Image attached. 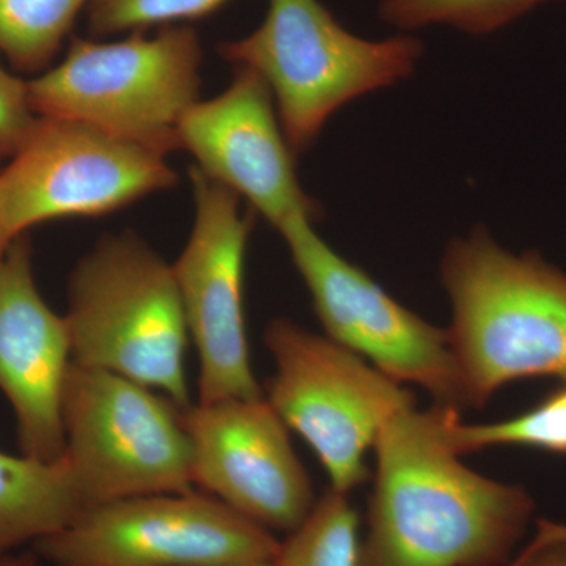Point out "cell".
Wrapping results in <instances>:
<instances>
[{"label":"cell","instance_id":"7","mask_svg":"<svg viewBox=\"0 0 566 566\" xmlns=\"http://www.w3.org/2000/svg\"><path fill=\"white\" fill-rule=\"evenodd\" d=\"M263 342L275 367L266 400L314 450L333 490L349 494L364 485L368 450L395 412L416 405L415 395L359 354L292 319H273Z\"/></svg>","mask_w":566,"mask_h":566},{"label":"cell","instance_id":"13","mask_svg":"<svg viewBox=\"0 0 566 566\" xmlns=\"http://www.w3.org/2000/svg\"><path fill=\"white\" fill-rule=\"evenodd\" d=\"M177 137L178 150L188 151L200 172L244 199L277 232L297 216L322 218V207L297 180L296 155L255 71L238 66L227 91L182 115Z\"/></svg>","mask_w":566,"mask_h":566},{"label":"cell","instance_id":"24","mask_svg":"<svg viewBox=\"0 0 566 566\" xmlns=\"http://www.w3.org/2000/svg\"><path fill=\"white\" fill-rule=\"evenodd\" d=\"M11 243H13V241H11L9 234H7L2 218H0V260H2L3 255L9 251Z\"/></svg>","mask_w":566,"mask_h":566},{"label":"cell","instance_id":"3","mask_svg":"<svg viewBox=\"0 0 566 566\" xmlns=\"http://www.w3.org/2000/svg\"><path fill=\"white\" fill-rule=\"evenodd\" d=\"M66 323L73 363L125 376L191 408L189 333L172 264L136 233L104 234L74 266Z\"/></svg>","mask_w":566,"mask_h":566},{"label":"cell","instance_id":"15","mask_svg":"<svg viewBox=\"0 0 566 566\" xmlns=\"http://www.w3.org/2000/svg\"><path fill=\"white\" fill-rule=\"evenodd\" d=\"M87 509L69 461L0 450V557L59 534Z\"/></svg>","mask_w":566,"mask_h":566},{"label":"cell","instance_id":"18","mask_svg":"<svg viewBox=\"0 0 566 566\" xmlns=\"http://www.w3.org/2000/svg\"><path fill=\"white\" fill-rule=\"evenodd\" d=\"M551 2L558 0H379L378 17L403 33L444 25L483 36Z\"/></svg>","mask_w":566,"mask_h":566},{"label":"cell","instance_id":"4","mask_svg":"<svg viewBox=\"0 0 566 566\" xmlns=\"http://www.w3.org/2000/svg\"><path fill=\"white\" fill-rule=\"evenodd\" d=\"M423 51L411 33L354 35L319 0H270L255 31L219 46L227 62L255 71L268 85L296 156L346 104L411 77Z\"/></svg>","mask_w":566,"mask_h":566},{"label":"cell","instance_id":"22","mask_svg":"<svg viewBox=\"0 0 566 566\" xmlns=\"http://www.w3.org/2000/svg\"><path fill=\"white\" fill-rule=\"evenodd\" d=\"M505 566H566V526L538 521L534 542Z\"/></svg>","mask_w":566,"mask_h":566},{"label":"cell","instance_id":"16","mask_svg":"<svg viewBox=\"0 0 566 566\" xmlns=\"http://www.w3.org/2000/svg\"><path fill=\"white\" fill-rule=\"evenodd\" d=\"M447 444L458 455L493 447H524L566 455V385L543 398L534 408L493 423H463L455 408L438 405Z\"/></svg>","mask_w":566,"mask_h":566},{"label":"cell","instance_id":"14","mask_svg":"<svg viewBox=\"0 0 566 566\" xmlns=\"http://www.w3.org/2000/svg\"><path fill=\"white\" fill-rule=\"evenodd\" d=\"M71 365L69 323L41 296L31 244L22 234L0 260V390L17 417L24 455L63 457V395Z\"/></svg>","mask_w":566,"mask_h":566},{"label":"cell","instance_id":"9","mask_svg":"<svg viewBox=\"0 0 566 566\" xmlns=\"http://www.w3.org/2000/svg\"><path fill=\"white\" fill-rule=\"evenodd\" d=\"M33 547L54 566H218L275 560L281 543L192 490L88 506Z\"/></svg>","mask_w":566,"mask_h":566},{"label":"cell","instance_id":"12","mask_svg":"<svg viewBox=\"0 0 566 566\" xmlns=\"http://www.w3.org/2000/svg\"><path fill=\"white\" fill-rule=\"evenodd\" d=\"M185 423L193 485L266 531L292 534L311 515V476L266 397L192 405Z\"/></svg>","mask_w":566,"mask_h":566},{"label":"cell","instance_id":"23","mask_svg":"<svg viewBox=\"0 0 566 566\" xmlns=\"http://www.w3.org/2000/svg\"><path fill=\"white\" fill-rule=\"evenodd\" d=\"M0 566H40V556L33 553H17L7 554L0 557Z\"/></svg>","mask_w":566,"mask_h":566},{"label":"cell","instance_id":"21","mask_svg":"<svg viewBox=\"0 0 566 566\" xmlns=\"http://www.w3.org/2000/svg\"><path fill=\"white\" fill-rule=\"evenodd\" d=\"M36 118L29 103L28 81L11 74L0 62V158H11L20 150Z\"/></svg>","mask_w":566,"mask_h":566},{"label":"cell","instance_id":"11","mask_svg":"<svg viewBox=\"0 0 566 566\" xmlns=\"http://www.w3.org/2000/svg\"><path fill=\"white\" fill-rule=\"evenodd\" d=\"M193 226L172 264L182 312L199 357V403L264 397L245 333L244 262L255 211L196 166Z\"/></svg>","mask_w":566,"mask_h":566},{"label":"cell","instance_id":"2","mask_svg":"<svg viewBox=\"0 0 566 566\" xmlns=\"http://www.w3.org/2000/svg\"><path fill=\"white\" fill-rule=\"evenodd\" d=\"M441 282L450 305L449 340L465 408H483L521 379L566 385V274L538 253L515 255L485 227L447 245Z\"/></svg>","mask_w":566,"mask_h":566},{"label":"cell","instance_id":"6","mask_svg":"<svg viewBox=\"0 0 566 566\" xmlns=\"http://www.w3.org/2000/svg\"><path fill=\"white\" fill-rule=\"evenodd\" d=\"M63 430V457L87 509L196 488L185 411L140 382L73 363Z\"/></svg>","mask_w":566,"mask_h":566},{"label":"cell","instance_id":"1","mask_svg":"<svg viewBox=\"0 0 566 566\" xmlns=\"http://www.w3.org/2000/svg\"><path fill=\"white\" fill-rule=\"evenodd\" d=\"M357 566H504L535 512L524 488L488 479L447 444L439 408L400 409L376 438Z\"/></svg>","mask_w":566,"mask_h":566},{"label":"cell","instance_id":"10","mask_svg":"<svg viewBox=\"0 0 566 566\" xmlns=\"http://www.w3.org/2000/svg\"><path fill=\"white\" fill-rule=\"evenodd\" d=\"M177 185L161 153L84 123L39 117L0 170V218L14 241L40 223L102 218Z\"/></svg>","mask_w":566,"mask_h":566},{"label":"cell","instance_id":"17","mask_svg":"<svg viewBox=\"0 0 566 566\" xmlns=\"http://www.w3.org/2000/svg\"><path fill=\"white\" fill-rule=\"evenodd\" d=\"M91 0H0V55L20 73H44Z\"/></svg>","mask_w":566,"mask_h":566},{"label":"cell","instance_id":"19","mask_svg":"<svg viewBox=\"0 0 566 566\" xmlns=\"http://www.w3.org/2000/svg\"><path fill=\"white\" fill-rule=\"evenodd\" d=\"M359 516L348 494L329 488L281 545L277 566H357Z\"/></svg>","mask_w":566,"mask_h":566},{"label":"cell","instance_id":"25","mask_svg":"<svg viewBox=\"0 0 566 566\" xmlns=\"http://www.w3.org/2000/svg\"><path fill=\"white\" fill-rule=\"evenodd\" d=\"M218 566H277L275 560L270 562H248V564H230V565H218Z\"/></svg>","mask_w":566,"mask_h":566},{"label":"cell","instance_id":"8","mask_svg":"<svg viewBox=\"0 0 566 566\" xmlns=\"http://www.w3.org/2000/svg\"><path fill=\"white\" fill-rule=\"evenodd\" d=\"M324 333L395 381L422 387L434 405L465 408L447 329L394 300L363 268L331 248L304 216L279 229Z\"/></svg>","mask_w":566,"mask_h":566},{"label":"cell","instance_id":"5","mask_svg":"<svg viewBox=\"0 0 566 566\" xmlns=\"http://www.w3.org/2000/svg\"><path fill=\"white\" fill-rule=\"evenodd\" d=\"M202 44L188 25L118 41L71 40L63 61L28 81L36 117L80 122L156 153L178 150V125L199 102Z\"/></svg>","mask_w":566,"mask_h":566},{"label":"cell","instance_id":"20","mask_svg":"<svg viewBox=\"0 0 566 566\" xmlns=\"http://www.w3.org/2000/svg\"><path fill=\"white\" fill-rule=\"evenodd\" d=\"M229 2L230 0H91L85 11L92 35L106 36L202 20Z\"/></svg>","mask_w":566,"mask_h":566}]
</instances>
